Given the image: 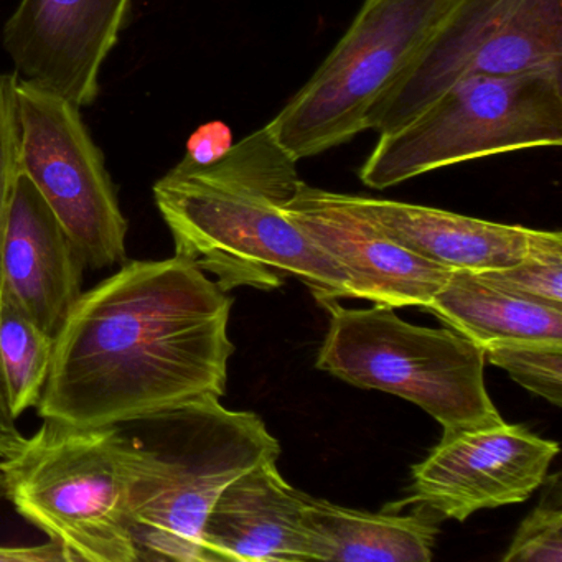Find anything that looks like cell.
<instances>
[{
    "label": "cell",
    "mask_w": 562,
    "mask_h": 562,
    "mask_svg": "<svg viewBox=\"0 0 562 562\" xmlns=\"http://www.w3.org/2000/svg\"><path fill=\"white\" fill-rule=\"evenodd\" d=\"M476 274L512 294L562 307V235L539 232L522 261Z\"/></svg>",
    "instance_id": "d6986e66"
},
{
    "label": "cell",
    "mask_w": 562,
    "mask_h": 562,
    "mask_svg": "<svg viewBox=\"0 0 562 562\" xmlns=\"http://www.w3.org/2000/svg\"><path fill=\"white\" fill-rule=\"evenodd\" d=\"M558 453L554 440L505 420L443 432L429 456L413 467L406 503L465 521L480 509L528 499L544 483Z\"/></svg>",
    "instance_id": "30bf717a"
},
{
    "label": "cell",
    "mask_w": 562,
    "mask_h": 562,
    "mask_svg": "<svg viewBox=\"0 0 562 562\" xmlns=\"http://www.w3.org/2000/svg\"><path fill=\"white\" fill-rule=\"evenodd\" d=\"M85 268L44 196L19 173L0 255L2 294L57 338L83 294Z\"/></svg>",
    "instance_id": "4fadbf2b"
},
{
    "label": "cell",
    "mask_w": 562,
    "mask_h": 562,
    "mask_svg": "<svg viewBox=\"0 0 562 562\" xmlns=\"http://www.w3.org/2000/svg\"><path fill=\"white\" fill-rule=\"evenodd\" d=\"M0 562H71L60 542L48 539L37 546H0Z\"/></svg>",
    "instance_id": "cb8c5ba5"
},
{
    "label": "cell",
    "mask_w": 562,
    "mask_h": 562,
    "mask_svg": "<svg viewBox=\"0 0 562 562\" xmlns=\"http://www.w3.org/2000/svg\"><path fill=\"white\" fill-rule=\"evenodd\" d=\"M562 144V70L462 78L409 121L380 134L360 169L370 189L515 150Z\"/></svg>",
    "instance_id": "5b68a950"
},
{
    "label": "cell",
    "mask_w": 562,
    "mask_h": 562,
    "mask_svg": "<svg viewBox=\"0 0 562 562\" xmlns=\"http://www.w3.org/2000/svg\"><path fill=\"white\" fill-rule=\"evenodd\" d=\"M54 351L55 338L0 294V393L14 419L37 407Z\"/></svg>",
    "instance_id": "ac0fdd59"
},
{
    "label": "cell",
    "mask_w": 562,
    "mask_h": 562,
    "mask_svg": "<svg viewBox=\"0 0 562 562\" xmlns=\"http://www.w3.org/2000/svg\"><path fill=\"white\" fill-rule=\"evenodd\" d=\"M25 437L18 427V419L12 417L0 393V459L15 456L24 446Z\"/></svg>",
    "instance_id": "d4e9b609"
},
{
    "label": "cell",
    "mask_w": 562,
    "mask_h": 562,
    "mask_svg": "<svg viewBox=\"0 0 562 562\" xmlns=\"http://www.w3.org/2000/svg\"><path fill=\"white\" fill-rule=\"evenodd\" d=\"M18 75L0 74V255L8 226L12 193L21 169V120ZM2 294V282H0Z\"/></svg>",
    "instance_id": "7402d4cb"
},
{
    "label": "cell",
    "mask_w": 562,
    "mask_h": 562,
    "mask_svg": "<svg viewBox=\"0 0 562 562\" xmlns=\"http://www.w3.org/2000/svg\"><path fill=\"white\" fill-rule=\"evenodd\" d=\"M5 498L71 562H136L131 470L120 426L80 429L44 419L15 456L0 462Z\"/></svg>",
    "instance_id": "277c9868"
},
{
    "label": "cell",
    "mask_w": 562,
    "mask_h": 562,
    "mask_svg": "<svg viewBox=\"0 0 562 562\" xmlns=\"http://www.w3.org/2000/svg\"><path fill=\"white\" fill-rule=\"evenodd\" d=\"M21 169L44 196L87 268L127 259V220L104 156L81 120V108L60 94L19 80Z\"/></svg>",
    "instance_id": "9c48e42d"
},
{
    "label": "cell",
    "mask_w": 562,
    "mask_h": 562,
    "mask_svg": "<svg viewBox=\"0 0 562 562\" xmlns=\"http://www.w3.org/2000/svg\"><path fill=\"white\" fill-rule=\"evenodd\" d=\"M538 70H562V0H456L368 130H397L462 78Z\"/></svg>",
    "instance_id": "ba28073f"
},
{
    "label": "cell",
    "mask_w": 562,
    "mask_h": 562,
    "mask_svg": "<svg viewBox=\"0 0 562 562\" xmlns=\"http://www.w3.org/2000/svg\"><path fill=\"white\" fill-rule=\"evenodd\" d=\"M269 460L233 480L203 526L206 562H308L307 503Z\"/></svg>",
    "instance_id": "5bb4252c"
},
{
    "label": "cell",
    "mask_w": 562,
    "mask_h": 562,
    "mask_svg": "<svg viewBox=\"0 0 562 562\" xmlns=\"http://www.w3.org/2000/svg\"><path fill=\"white\" fill-rule=\"evenodd\" d=\"M233 146L232 131L220 121L203 124L190 136L186 157L177 164L180 169L205 167L218 160Z\"/></svg>",
    "instance_id": "603a6c76"
},
{
    "label": "cell",
    "mask_w": 562,
    "mask_h": 562,
    "mask_svg": "<svg viewBox=\"0 0 562 562\" xmlns=\"http://www.w3.org/2000/svg\"><path fill=\"white\" fill-rule=\"evenodd\" d=\"M456 0H364L305 87L266 124L295 160L368 130L374 108L413 67Z\"/></svg>",
    "instance_id": "52a82bcc"
},
{
    "label": "cell",
    "mask_w": 562,
    "mask_h": 562,
    "mask_svg": "<svg viewBox=\"0 0 562 562\" xmlns=\"http://www.w3.org/2000/svg\"><path fill=\"white\" fill-rule=\"evenodd\" d=\"M330 327L317 368L345 383L423 407L443 432L493 426L502 414L488 396L482 348L449 327L407 324L393 307L347 308L321 302Z\"/></svg>",
    "instance_id": "8992f818"
},
{
    "label": "cell",
    "mask_w": 562,
    "mask_h": 562,
    "mask_svg": "<svg viewBox=\"0 0 562 562\" xmlns=\"http://www.w3.org/2000/svg\"><path fill=\"white\" fill-rule=\"evenodd\" d=\"M424 308L482 350L496 341H562V307L512 294L476 272L453 271Z\"/></svg>",
    "instance_id": "e0dca14e"
},
{
    "label": "cell",
    "mask_w": 562,
    "mask_h": 562,
    "mask_svg": "<svg viewBox=\"0 0 562 562\" xmlns=\"http://www.w3.org/2000/svg\"><path fill=\"white\" fill-rule=\"evenodd\" d=\"M127 443L130 518L139 561L206 562L203 526L220 493L278 460L265 420L203 397L120 424Z\"/></svg>",
    "instance_id": "3957f363"
},
{
    "label": "cell",
    "mask_w": 562,
    "mask_h": 562,
    "mask_svg": "<svg viewBox=\"0 0 562 562\" xmlns=\"http://www.w3.org/2000/svg\"><path fill=\"white\" fill-rule=\"evenodd\" d=\"M297 164L265 126L210 166L173 167L157 180L154 200L176 255L212 272L225 292L272 291L295 278L318 304L355 299L348 276L285 215L302 183Z\"/></svg>",
    "instance_id": "7a4b0ae2"
},
{
    "label": "cell",
    "mask_w": 562,
    "mask_h": 562,
    "mask_svg": "<svg viewBox=\"0 0 562 562\" xmlns=\"http://www.w3.org/2000/svg\"><path fill=\"white\" fill-rule=\"evenodd\" d=\"M233 299L195 261H131L83 292L55 338L42 419L120 426L225 396Z\"/></svg>",
    "instance_id": "6da1fadb"
},
{
    "label": "cell",
    "mask_w": 562,
    "mask_h": 562,
    "mask_svg": "<svg viewBox=\"0 0 562 562\" xmlns=\"http://www.w3.org/2000/svg\"><path fill=\"white\" fill-rule=\"evenodd\" d=\"M485 360L505 370L529 393L554 406L562 403V341H496L483 348Z\"/></svg>",
    "instance_id": "ffe728a7"
},
{
    "label": "cell",
    "mask_w": 562,
    "mask_h": 562,
    "mask_svg": "<svg viewBox=\"0 0 562 562\" xmlns=\"http://www.w3.org/2000/svg\"><path fill=\"white\" fill-rule=\"evenodd\" d=\"M284 212L348 276L355 299L393 308L424 307L453 272L397 245L345 193L302 182Z\"/></svg>",
    "instance_id": "7c38bea8"
},
{
    "label": "cell",
    "mask_w": 562,
    "mask_h": 562,
    "mask_svg": "<svg viewBox=\"0 0 562 562\" xmlns=\"http://www.w3.org/2000/svg\"><path fill=\"white\" fill-rule=\"evenodd\" d=\"M131 0H21L4 25L2 45L19 80L90 106Z\"/></svg>",
    "instance_id": "8fae6325"
},
{
    "label": "cell",
    "mask_w": 562,
    "mask_h": 562,
    "mask_svg": "<svg viewBox=\"0 0 562 562\" xmlns=\"http://www.w3.org/2000/svg\"><path fill=\"white\" fill-rule=\"evenodd\" d=\"M348 202L413 255L452 271L483 272L522 261L539 229L499 225L430 206L347 195Z\"/></svg>",
    "instance_id": "9a60e30c"
},
{
    "label": "cell",
    "mask_w": 562,
    "mask_h": 562,
    "mask_svg": "<svg viewBox=\"0 0 562 562\" xmlns=\"http://www.w3.org/2000/svg\"><path fill=\"white\" fill-rule=\"evenodd\" d=\"M5 498V482L4 475L0 472V499Z\"/></svg>",
    "instance_id": "484cf974"
},
{
    "label": "cell",
    "mask_w": 562,
    "mask_h": 562,
    "mask_svg": "<svg viewBox=\"0 0 562 562\" xmlns=\"http://www.w3.org/2000/svg\"><path fill=\"white\" fill-rule=\"evenodd\" d=\"M546 480L548 485L541 502L522 519L503 561H562L561 473Z\"/></svg>",
    "instance_id": "44dd1931"
},
{
    "label": "cell",
    "mask_w": 562,
    "mask_h": 562,
    "mask_svg": "<svg viewBox=\"0 0 562 562\" xmlns=\"http://www.w3.org/2000/svg\"><path fill=\"white\" fill-rule=\"evenodd\" d=\"M314 561L429 562L439 535L436 515L368 513L311 496L307 503Z\"/></svg>",
    "instance_id": "2e32d148"
}]
</instances>
